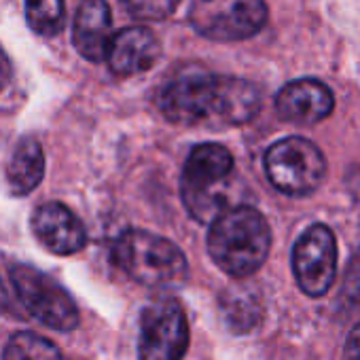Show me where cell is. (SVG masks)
I'll return each mask as SVG.
<instances>
[{
	"label": "cell",
	"mask_w": 360,
	"mask_h": 360,
	"mask_svg": "<svg viewBox=\"0 0 360 360\" xmlns=\"http://www.w3.org/2000/svg\"><path fill=\"white\" fill-rule=\"evenodd\" d=\"M159 108L180 125H244L259 115L261 94L246 79L187 72L163 87Z\"/></svg>",
	"instance_id": "obj_1"
},
{
	"label": "cell",
	"mask_w": 360,
	"mask_h": 360,
	"mask_svg": "<svg viewBox=\"0 0 360 360\" xmlns=\"http://www.w3.org/2000/svg\"><path fill=\"white\" fill-rule=\"evenodd\" d=\"M271 248V231L265 217L250 206H233L221 212L208 231L212 261L231 278H248L261 269Z\"/></svg>",
	"instance_id": "obj_2"
},
{
	"label": "cell",
	"mask_w": 360,
	"mask_h": 360,
	"mask_svg": "<svg viewBox=\"0 0 360 360\" xmlns=\"http://www.w3.org/2000/svg\"><path fill=\"white\" fill-rule=\"evenodd\" d=\"M115 263L148 288H174L189 276V263L174 242L144 229L121 233L112 246Z\"/></svg>",
	"instance_id": "obj_3"
},
{
	"label": "cell",
	"mask_w": 360,
	"mask_h": 360,
	"mask_svg": "<svg viewBox=\"0 0 360 360\" xmlns=\"http://www.w3.org/2000/svg\"><path fill=\"white\" fill-rule=\"evenodd\" d=\"M233 172V155L217 142L198 144L183 169V200L187 212L200 223H212L221 212H225L227 200L223 198V185Z\"/></svg>",
	"instance_id": "obj_4"
},
{
	"label": "cell",
	"mask_w": 360,
	"mask_h": 360,
	"mask_svg": "<svg viewBox=\"0 0 360 360\" xmlns=\"http://www.w3.org/2000/svg\"><path fill=\"white\" fill-rule=\"evenodd\" d=\"M263 163L269 183L290 198L311 195L326 176V159L322 150L301 136H290L271 144Z\"/></svg>",
	"instance_id": "obj_5"
},
{
	"label": "cell",
	"mask_w": 360,
	"mask_h": 360,
	"mask_svg": "<svg viewBox=\"0 0 360 360\" xmlns=\"http://www.w3.org/2000/svg\"><path fill=\"white\" fill-rule=\"evenodd\" d=\"M11 284L24 309L41 324L62 333H70L79 326L77 303L51 276L32 265H13Z\"/></svg>",
	"instance_id": "obj_6"
},
{
	"label": "cell",
	"mask_w": 360,
	"mask_h": 360,
	"mask_svg": "<svg viewBox=\"0 0 360 360\" xmlns=\"http://www.w3.org/2000/svg\"><path fill=\"white\" fill-rule=\"evenodd\" d=\"M189 22L210 41H246L267 22L265 0H193Z\"/></svg>",
	"instance_id": "obj_7"
},
{
	"label": "cell",
	"mask_w": 360,
	"mask_h": 360,
	"mask_svg": "<svg viewBox=\"0 0 360 360\" xmlns=\"http://www.w3.org/2000/svg\"><path fill=\"white\" fill-rule=\"evenodd\" d=\"M189 347L187 314L174 297L150 301L140 316V360H183Z\"/></svg>",
	"instance_id": "obj_8"
},
{
	"label": "cell",
	"mask_w": 360,
	"mask_h": 360,
	"mask_svg": "<svg viewBox=\"0 0 360 360\" xmlns=\"http://www.w3.org/2000/svg\"><path fill=\"white\" fill-rule=\"evenodd\" d=\"M292 274L307 297H322L337 276V240L326 225H311L292 248Z\"/></svg>",
	"instance_id": "obj_9"
},
{
	"label": "cell",
	"mask_w": 360,
	"mask_h": 360,
	"mask_svg": "<svg viewBox=\"0 0 360 360\" xmlns=\"http://www.w3.org/2000/svg\"><path fill=\"white\" fill-rule=\"evenodd\" d=\"M32 231L37 240L53 255H75L85 248L87 231L79 217L60 202H47L32 214Z\"/></svg>",
	"instance_id": "obj_10"
},
{
	"label": "cell",
	"mask_w": 360,
	"mask_h": 360,
	"mask_svg": "<svg viewBox=\"0 0 360 360\" xmlns=\"http://www.w3.org/2000/svg\"><path fill=\"white\" fill-rule=\"evenodd\" d=\"M335 108V98L328 85L316 79H297L286 83L276 96L280 119L299 125H316Z\"/></svg>",
	"instance_id": "obj_11"
},
{
	"label": "cell",
	"mask_w": 360,
	"mask_h": 360,
	"mask_svg": "<svg viewBox=\"0 0 360 360\" xmlns=\"http://www.w3.org/2000/svg\"><path fill=\"white\" fill-rule=\"evenodd\" d=\"M161 56L157 37L144 26H129L112 34L106 62L119 77H134L150 70Z\"/></svg>",
	"instance_id": "obj_12"
},
{
	"label": "cell",
	"mask_w": 360,
	"mask_h": 360,
	"mask_svg": "<svg viewBox=\"0 0 360 360\" xmlns=\"http://www.w3.org/2000/svg\"><path fill=\"white\" fill-rule=\"evenodd\" d=\"M72 41L77 51L89 62L106 60L112 41V15L106 0H83L77 9Z\"/></svg>",
	"instance_id": "obj_13"
},
{
	"label": "cell",
	"mask_w": 360,
	"mask_h": 360,
	"mask_svg": "<svg viewBox=\"0 0 360 360\" xmlns=\"http://www.w3.org/2000/svg\"><path fill=\"white\" fill-rule=\"evenodd\" d=\"M45 176V153L39 140L24 136L11 155L7 165V183L13 195L32 193Z\"/></svg>",
	"instance_id": "obj_14"
},
{
	"label": "cell",
	"mask_w": 360,
	"mask_h": 360,
	"mask_svg": "<svg viewBox=\"0 0 360 360\" xmlns=\"http://www.w3.org/2000/svg\"><path fill=\"white\" fill-rule=\"evenodd\" d=\"M3 360H68V358L49 339L37 333L22 330L9 339Z\"/></svg>",
	"instance_id": "obj_15"
},
{
	"label": "cell",
	"mask_w": 360,
	"mask_h": 360,
	"mask_svg": "<svg viewBox=\"0 0 360 360\" xmlns=\"http://www.w3.org/2000/svg\"><path fill=\"white\" fill-rule=\"evenodd\" d=\"M26 20L32 32L41 37H56L66 26L64 0H26Z\"/></svg>",
	"instance_id": "obj_16"
},
{
	"label": "cell",
	"mask_w": 360,
	"mask_h": 360,
	"mask_svg": "<svg viewBox=\"0 0 360 360\" xmlns=\"http://www.w3.org/2000/svg\"><path fill=\"white\" fill-rule=\"evenodd\" d=\"M121 3H123V9L134 20L161 22L176 11L180 0H121Z\"/></svg>",
	"instance_id": "obj_17"
},
{
	"label": "cell",
	"mask_w": 360,
	"mask_h": 360,
	"mask_svg": "<svg viewBox=\"0 0 360 360\" xmlns=\"http://www.w3.org/2000/svg\"><path fill=\"white\" fill-rule=\"evenodd\" d=\"M345 356H347V360H360V324H356L354 330L347 337Z\"/></svg>",
	"instance_id": "obj_18"
},
{
	"label": "cell",
	"mask_w": 360,
	"mask_h": 360,
	"mask_svg": "<svg viewBox=\"0 0 360 360\" xmlns=\"http://www.w3.org/2000/svg\"><path fill=\"white\" fill-rule=\"evenodd\" d=\"M9 79H11V64H9L7 56L0 51V91L7 87Z\"/></svg>",
	"instance_id": "obj_19"
},
{
	"label": "cell",
	"mask_w": 360,
	"mask_h": 360,
	"mask_svg": "<svg viewBox=\"0 0 360 360\" xmlns=\"http://www.w3.org/2000/svg\"><path fill=\"white\" fill-rule=\"evenodd\" d=\"M5 307H7V288H5L3 280H0V314L5 311Z\"/></svg>",
	"instance_id": "obj_20"
}]
</instances>
